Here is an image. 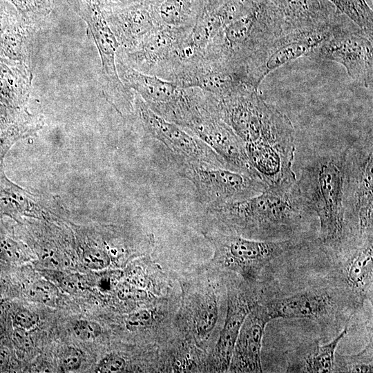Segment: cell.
<instances>
[{
	"instance_id": "9c48e42d",
	"label": "cell",
	"mask_w": 373,
	"mask_h": 373,
	"mask_svg": "<svg viewBox=\"0 0 373 373\" xmlns=\"http://www.w3.org/2000/svg\"><path fill=\"white\" fill-rule=\"evenodd\" d=\"M135 113L145 131L169 151L178 167L227 169L222 158L202 140L153 112L135 93Z\"/></svg>"
},
{
	"instance_id": "52a82bcc",
	"label": "cell",
	"mask_w": 373,
	"mask_h": 373,
	"mask_svg": "<svg viewBox=\"0 0 373 373\" xmlns=\"http://www.w3.org/2000/svg\"><path fill=\"white\" fill-rule=\"evenodd\" d=\"M75 11L86 21L98 50L101 63V84L107 101L122 115L134 113L135 93L121 81L117 70L119 44L109 27L99 0H68Z\"/></svg>"
},
{
	"instance_id": "8992f818",
	"label": "cell",
	"mask_w": 373,
	"mask_h": 373,
	"mask_svg": "<svg viewBox=\"0 0 373 373\" xmlns=\"http://www.w3.org/2000/svg\"><path fill=\"white\" fill-rule=\"evenodd\" d=\"M372 166V140L347 148L343 195L345 240L373 238Z\"/></svg>"
},
{
	"instance_id": "9a60e30c",
	"label": "cell",
	"mask_w": 373,
	"mask_h": 373,
	"mask_svg": "<svg viewBox=\"0 0 373 373\" xmlns=\"http://www.w3.org/2000/svg\"><path fill=\"white\" fill-rule=\"evenodd\" d=\"M337 296L332 289L312 288L294 294L266 301L263 305L273 319L325 321L337 309Z\"/></svg>"
},
{
	"instance_id": "7c38bea8",
	"label": "cell",
	"mask_w": 373,
	"mask_h": 373,
	"mask_svg": "<svg viewBox=\"0 0 373 373\" xmlns=\"http://www.w3.org/2000/svg\"><path fill=\"white\" fill-rule=\"evenodd\" d=\"M179 174L195 187L197 200L206 207L247 199L267 187L259 179L224 168L178 167Z\"/></svg>"
},
{
	"instance_id": "74e56055",
	"label": "cell",
	"mask_w": 373,
	"mask_h": 373,
	"mask_svg": "<svg viewBox=\"0 0 373 373\" xmlns=\"http://www.w3.org/2000/svg\"><path fill=\"white\" fill-rule=\"evenodd\" d=\"M12 341L19 350L24 352L30 351L33 347L30 331L19 327H15L12 334Z\"/></svg>"
},
{
	"instance_id": "ba28073f",
	"label": "cell",
	"mask_w": 373,
	"mask_h": 373,
	"mask_svg": "<svg viewBox=\"0 0 373 373\" xmlns=\"http://www.w3.org/2000/svg\"><path fill=\"white\" fill-rule=\"evenodd\" d=\"M372 41L339 12L328 36L307 57L341 64L354 81L369 88L373 81Z\"/></svg>"
},
{
	"instance_id": "f1b7e54d",
	"label": "cell",
	"mask_w": 373,
	"mask_h": 373,
	"mask_svg": "<svg viewBox=\"0 0 373 373\" xmlns=\"http://www.w3.org/2000/svg\"><path fill=\"white\" fill-rule=\"evenodd\" d=\"M0 258L10 262H23L31 258L28 249L22 242L10 237H0Z\"/></svg>"
},
{
	"instance_id": "4fadbf2b",
	"label": "cell",
	"mask_w": 373,
	"mask_h": 373,
	"mask_svg": "<svg viewBox=\"0 0 373 373\" xmlns=\"http://www.w3.org/2000/svg\"><path fill=\"white\" fill-rule=\"evenodd\" d=\"M334 251L340 254L338 271L344 291L362 304L372 289L373 238L346 240Z\"/></svg>"
},
{
	"instance_id": "7402d4cb",
	"label": "cell",
	"mask_w": 373,
	"mask_h": 373,
	"mask_svg": "<svg viewBox=\"0 0 373 373\" xmlns=\"http://www.w3.org/2000/svg\"><path fill=\"white\" fill-rule=\"evenodd\" d=\"M345 328L330 342L321 345L318 341L305 345L294 352L287 362L288 372H332L337 347L346 336Z\"/></svg>"
},
{
	"instance_id": "30bf717a",
	"label": "cell",
	"mask_w": 373,
	"mask_h": 373,
	"mask_svg": "<svg viewBox=\"0 0 373 373\" xmlns=\"http://www.w3.org/2000/svg\"><path fill=\"white\" fill-rule=\"evenodd\" d=\"M216 259L249 281L257 280L275 259L299 246L295 239L261 240L224 233L212 236Z\"/></svg>"
},
{
	"instance_id": "4316f807",
	"label": "cell",
	"mask_w": 373,
	"mask_h": 373,
	"mask_svg": "<svg viewBox=\"0 0 373 373\" xmlns=\"http://www.w3.org/2000/svg\"><path fill=\"white\" fill-rule=\"evenodd\" d=\"M373 40V12L366 0H327Z\"/></svg>"
},
{
	"instance_id": "d6986e66",
	"label": "cell",
	"mask_w": 373,
	"mask_h": 373,
	"mask_svg": "<svg viewBox=\"0 0 373 373\" xmlns=\"http://www.w3.org/2000/svg\"><path fill=\"white\" fill-rule=\"evenodd\" d=\"M283 31L321 28L331 24L338 12L327 0H267Z\"/></svg>"
},
{
	"instance_id": "836d02e7",
	"label": "cell",
	"mask_w": 373,
	"mask_h": 373,
	"mask_svg": "<svg viewBox=\"0 0 373 373\" xmlns=\"http://www.w3.org/2000/svg\"><path fill=\"white\" fill-rule=\"evenodd\" d=\"M75 335L84 341H93L97 338L102 332L100 325L93 321L79 320L73 326Z\"/></svg>"
},
{
	"instance_id": "7bdbcfd3",
	"label": "cell",
	"mask_w": 373,
	"mask_h": 373,
	"mask_svg": "<svg viewBox=\"0 0 373 373\" xmlns=\"http://www.w3.org/2000/svg\"><path fill=\"white\" fill-rule=\"evenodd\" d=\"M226 0H207V4L205 6H216Z\"/></svg>"
},
{
	"instance_id": "d6a6232c",
	"label": "cell",
	"mask_w": 373,
	"mask_h": 373,
	"mask_svg": "<svg viewBox=\"0 0 373 373\" xmlns=\"http://www.w3.org/2000/svg\"><path fill=\"white\" fill-rule=\"evenodd\" d=\"M82 352L75 347H68L61 353L59 360L62 372H70L77 370L82 363Z\"/></svg>"
},
{
	"instance_id": "6da1fadb",
	"label": "cell",
	"mask_w": 373,
	"mask_h": 373,
	"mask_svg": "<svg viewBox=\"0 0 373 373\" xmlns=\"http://www.w3.org/2000/svg\"><path fill=\"white\" fill-rule=\"evenodd\" d=\"M296 182L267 187L247 199L206 207L207 213L224 233L261 240L294 239L313 215Z\"/></svg>"
},
{
	"instance_id": "ac0fdd59",
	"label": "cell",
	"mask_w": 373,
	"mask_h": 373,
	"mask_svg": "<svg viewBox=\"0 0 373 373\" xmlns=\"http://www.w3.org/2000/svg\"><path fill=\"white\" fill-rule=\"evenodd\" d=\"M271 321L263 304L258 303L246 316L240 330L231 370L238 372H262L261 349L266 325Z\"/></svg>"
},
{
	"instance_id": "b9f144b4",
	"label": "cell",
	"mask_w": 373,
	"mask_h": 373,
	"mask_svg": "<svg viewBox=\"0 0 373 373\" xmlns=\"http://www.w3.org/2000/svg\"><path fill=\"white\" fill-rule=\"evenodd\" d=\"M0 124L3 125L5 127L8 126L10 124H12V122L10 120V119L8 117L3 110L0 106Z\"/></svg>"
},
{
	"instance_id": "ffe728a7",
	"label": "cell",
	"mask_w": 373,
	"mask_h": 373,
	"mask_svg": "<svg viewBox=\"0 0 373 373\" xmlns=\"http://www.w3.org/2000/svg\"><path fill=\"white\" fill-rule=\"evenodd\" d=\"M32 79L31 68L0 57V106L12 123L27 112Z\"/></svg>"
},
{
	"instance_id": "ab89813d",
	"label": "cell",
	"mask_w": 373,
	"mask_h": 373,
	"mask_svg": "<svg viewBox=\"0 0 373 373\" xmlns=\"http://www.w3.org/2000/svg\"><path fill=\"white\" fill-rule=\"evenodd\" d=\"M103 8L122 7L133 3L149 1L152 0H99Z\"/></svg>"
},
{
	"instance_id": "2e32d148",
	"label": "cell",
	"mask_w": 373,
	"mask_h": 373,
	"mask_svg": "<svg viewBox=\"0 0 373 373\" xmlns=\"http://www.w3.org/2000/svg\"><path fill=\"white\" fill-rule=\"evenodd\" d=\"M190 31L161 25L132 49L118 50L117 55L133 69L153 75L167 61Z\"/></svg>"
},
{
	"instance_id": "e575fe53",
	"label": "cell",
	"mask_w": 373,
	"mask_h": 373,
	"mask_svg": "<svg viewBox=\"0 0 373 373\" xmlns=\"http://www.w3.org/2000/svg\"><path fill=\"white\" fill-rule=\"evenodd\" d=\"M126 367L125 360L117 355H108L104 358L97 365L95 372L100 373L119 372Z\"/></svg>"
},
{
	"instance_id": "d590c367",
	"label": "cell",
	"mask_w": 373,
	"mask_h": 373,
	"mask_svg": "<svg viewBox=\"0 0 373 373\" xmlns=\"http://www.w3.org/2000/svg\"><path fill=\"white\" fill-rule=\"evenodd\" d=\"M39 323V316L37 314L28 309L19 310L15 315L14 323L16 327L28 331L37 327Z\"/></svg>"
},
{
	"instance_id": "603a6c76",
	"label": "cell",
	"mask_w": 373,
	"mask_h": 373,
	"mask_svg": "<svg viewBox=\"0 0 373 373\" xmlns=\"http://www.w3.org/2000/svg\"><path fill=\"white\" fill-rule=\"evenodd\" d=\"M45 203L12 182L3 170L0 171V218L8 216L20 222L23 216H42Z\"/></svg>"
},
{
	"instance_id": "f35d334b",
	"label": "cell",
	"mask_w": 373,
	"mask_h": 373,
	"mask_svg": "<svg viewBox=\"0 0 373 373\" xmlns=\"http://www.w3.org/2000/svg\"><path fill=\"white\" fill-rule=\"evenodd\" d=\"M21 15L7 6L0 3V37L3 32Z\"/></svg>"
},
{
	"instance_id": "44dd1931",
	"label": "cell",
	"mask_w": 373,
	"mask_h": 373,
	"mask_svg": "<svg viewBox=\"0 0 373 373\" xmlns=\"http://www.w3.org/2000/svg\"><path fill=\"white\" fill-rule=\"evenodd\" d=\"M242 296L231 295L224 327L216 346L215 361L220 370L229 369L233 352L242 323L256 305Z\"/></svg>"
},
{
	"instance_id": "83f0119b",
	"label": "cell",
	"mask_w": 373,
	"mask_h": 373,
	"mask_svg": "<svg viewBox=\"0 0 373 373\" xmlns=\"http://www.w3.org/2000/svg\"><path fill=\"white\" fill-rule=\"evenodd\" d=\"M338 372H372V343L356 354L341 355L336 353L334 371Z\"/></svg>"
},
{
	"instance_id": "277c9868",
	"label": "cell",
	"mask_w": 373,
	"mask_h": 373,
	"mask_svg": "<svg viewBox=\"0 0 373 373\" xmlns=\"http://www.w3.org/2000/svg\"><path fill=\"white\" fill-rule=\"evenodd\" d=\"M283 32L267 0H256L242 15L224 26L200 58L223 64L246 82L245 65L252 55Z\"/></svg>"
},
{
	"instance_id": "7a4b0ae2",
	"label": "cell",
	"mask_w": 373,
	"mask_h": 373,
	"mask_svg": "<svg viewBox=\"0 0 373 373\" xmlns=\"http://www.w3.org/2000/svg\"><path fill=\"white\" fill-rule=\"evenodd\" d=\"M346 151L318 155L301 169L296 185L304 203L319 221L318 242L336 249L345 239L343 205Z\"/></svg>"
},
{
	"instance_id": "f546056e",
	"label": "cell",
	"mask_w": 373,
	"mask_h": 373,
	"mask_svg": "<svg viewBox=\"0 0 373 373\" xmlns=\"http://www.w3.org/2000/svg\"><path fill=\"white\" fill-rule=\"evenodd\" d=\"M218 307L216 299L211 296L204 303L199 312L196 321L197 330L201 334L209 333L215 327L218 319Z\"/></svg>"
},
{
	"instance_id": "4dcf8cb0",
	"label": "cell",
	"mask_w": 373,
	"mask_h": 373,
	"mask_svg": "<svg viewBox=\"0 0 373 373\" xmlns=\"http://www.w3.org/2000/svg\"><path fill=\"white\" fill-rule=\"evenodd\" d=\"M82 261L90 269L102 270L109 266L111 258L105 249L91 247L84 250Z\"/></svg>"
},
{
	"instance_id": "e0dca14e",
	"label": "cell",
	"mask_w": 373,
	"mask_h": 373,
	"mask_svg": "<svg viewBox=\"0 0 373 373\" xmlns=\"http://www.w3.org/2000/svg\"><path fill=\"white\" fill-rule=\"evenodd\" d=\"M103 10L122 51L132 49L161 26L149 1Z\"/></svg>"
},
{
	"instance_id": "1f68e13d",
	"label": "cell",
	"mask_w": 373,
	"mask_h": 373,
	"mask_svg": "<svg viewBox=\"0 0 373 373\" xmlns=\"http://www.w3.org/2000/svg\"><path fill=\"white\" fill-rule=\"evenodd\" d=\"M57 295L56 288L46 281L36 282L30 288V296L36 301L44 304L54 303Z\"/></svg>"
},
{
	"instance_id": "8d00e7d4",
	"label": "cell",
	"mask_w": 373,
	"mask_h": 373,
	"mask_svg": "<svg viewBox=\"0 0 373 373\" xmlns=\"http://www.w3.org/2000/svg\"><path fill=\"white\" fill-rule=\"evenodd\" d=\"M151 317L150 312L146 310L135 312L126 318V327L131 331L139 329L149 324Z\"/></svg>"
},
{
	"instance_id": "60d3db41",
	"label": "cell",
	"mask_w": 373,
	"mask_h": 373,
	"mask_svg": "<svg viewBox=\"0 0 373 373\" xmlns=\"http://www.w3.org/2000/svg\"><path fill=\"white\" fill-rule=\"evenodd\" d=\"M10 352L6 347H0V372L3 371L8 365Z\"/></svg>"
},
{
	"instance_id": "5bb4252c",
	"label": "cell",
	"mask_w": 373,
	"mask_h": 373,
	"mask_svg": "<svg viewBox=\"0 0 373 373\" xmlns=\"http://www.w3.org/2000/svg\"><path fill=\"white\" fill-rule=\"evenodd\" d=\"M206 143L224 161L227 169L259 179L251 165L242 140L213 110L189 132Z\"/></svg>"
},
{
	"instance_id": "8fae6325",
	"label": "cell",
	"mask_w": 373,
	"mask_h": 373,
	"mask_svg": "<svg viewBox=\"0 0 373 373\" xmlns=\"http://www.w3.org/2000/svg\"><path fill=\"white\" fill-rule=\"evenodd\" d=\"M335 19L331 24L321 28L283 31L247 61V83L258 88L272 71L300 57L308 56L328 36Z\"/></svg>"
},
{
	"instance_id": "3957f363",
	"label": "cell",
	"mask_w": 373,
	"mask_h": 373,
	"mask_svg": "<svg viewBox=\"0 0 373 373\" xmlns=\"http://www.w3.org/2000/svg\"><path fill=\"white\" fill-rule=\"evenodd\" d=\"M258 89L242 84L223 97L211 95L213 108L245 147L269 144L296 148L295 130L290 119L267 103Z\"/></svg>"
},
{
	"instance_id": "cb8c5ba5",
	"label": "cell",
	"mask_w": 373,
	"mask_h": 373,
	"mask_svg": "<svg viewBox=\"0 0 373 373\" xmlns=\"http://www.w3.org/2000/svg\"><path fill=\"white\" fill-rule=\"evenodd\" d=\"M151 3L161 25L191 30L207 0H153Z\"/></svg>"
},
{
	"instance_id": "5b68a950",
	"label": "cell",
	"mask_w": 373,
	"mask_h": 373,
	"mask_svg": "<svg viewBox=\"0 0 373 373\" xmlns=\"http://www.w3.org/2000/svg\"><path fill=\"white\" fill-rule=\"evenodd\" d=\"M118 75L153 112L184 130L201 116L202 100L195 88H184L175 81L140 72L116 56Z\"/></svg>"
},
{
	"instance_id": "d4e9b609",
	"label": "cell",
	"mask_w": 373,
	"mask_h": 373,
	"mask_svg": "<svg viewBox=\"0 0 373 373\" xmlns=\"http://www.w3.org/2000/svg\"><path fill=\"white\" fill-rule=\"evenodd\" d=\"M37 29L22 16L0 37V57L31 68L32 39Z\"/></svg>"
},
{
	"instance_id": "484cf974",
	"label": "cell",
	"mask_w": 373,
	"mask_h": 373,
	"mask_svg": "<svg viewBox=\"0 0 373 373\" xmlns=\"http://www.w3.org/2000/svg\"><path fill=\"white\" fill-rule=\"evenodd\" d=\"M42 125L41 119L26 112L8 127L0 129V171L3 170L4 157L12 146L18 140L35 133Z\"/></svg>"
}]
</instances>
